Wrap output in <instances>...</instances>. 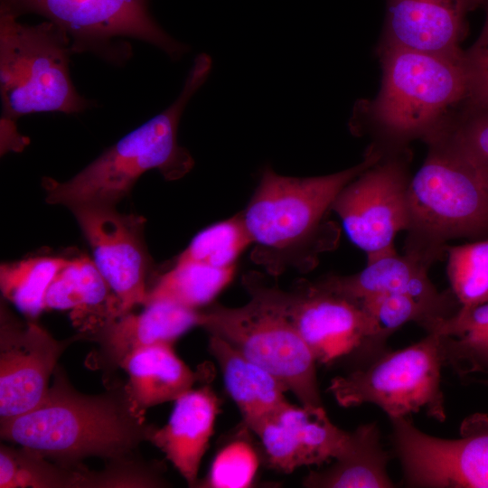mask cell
<instances>
[{
    "label": "cell",
    "mask_w": 488,
    "mask_h": 488,
    "mask_svg": "<svg viewBox=\"0 0 488 488\" xmlns=\"http://www.w3.org/2000/svg\"><path fill=\"white\" fill-rule=\"evenodd\" d=\"M485 4L487 14L483 30L474 43L465 52L472 78V101L488 105V0Z\"/></svg>",
    "instance_id": "32"
},
{
    "label": "cell",
    "mask_w": 488,
    "mask_h": 488,
    "mask_svg": "<svg viewBox=\"0 0 488 488\" xmlns=\"http://www.w3.org/2000/svg\"><path fill=\"white\" fill-rule=\"evenodd\" d=\"M120 368L128 375L127 389L135 408L142 412L177 399L199 379L174 352V343H158L129 354Z\"/></svg>",
    "instance_id": "22"
},
{
    "label": "cell",
    "mask_w": 488,
    "mask_h": 488,
    "mask_svg": "<svg viewBox=\"0 0 488 488\" xmlns=\"http://www.w3.org/2000/svg\"><path fill=\"white\" fill-rule=\"evenodd\" d=\"M68 260L47 256L2 264L0 286L4 297L29 318H35L45 310L46 291Z\"/></svg>",
    "instance_id": "26"
},
{
    "label": "cell",
    "mask_w": 488,
    "mask_h": 488,
    "mask_svg": "<svg viewBox=\"0 0 488 488\" xmlns=\"http://www.w3.org/2000/svg\"><path fill=\"white\" fill-rule=\"evenodd\" d=\"M444 366L439 336L431 332L416 343L385 350L347 374L333 378L327 391L343 408L368 403L380 408L389 419L424 412L444 422Z\"/></svg>",
    "instance_id": "8"
},
{
    "label": "cell",
    "mask_w": 488,
    "mask_h": 488,
    "mask_svg": "<svg viewBox=\"0 0 488 488\" xmlns=\"http://www.w3.org/2000/svg\"><path fill=\"white\" fill-rule=\"evenodd\" d=\"M384 150L372 144L363 160L348 169L314 177H291L264 167L240 212L253 245L251 260L277 277L288 268L312 269L318 254L335 243L326 215L338 193L377 163Z\"/></svg>",
    "instance_id": "2"
},
{
    "label": "cell",
    "mask_w": 488,
    "mask_h": 488,
    "mask_svg": "<svg viewBox=\"0 0 488 488\" xmlns=\"http://www.w3.org/2000/svg\"><path fill=\"white\" fill-rule=\"evenodd\" d=\"M405 155L394 150L349 182L333 202L350 240L367 263L393 254L394 239L408 227L410 182Z\"/></svg>",
    "instance_id": "11"
},
{
    "label": "cell",
    "mask_w": 488,
    "mask_h": 488,
    "mask_svg": "<svg viewBox=\"0 0 488 488\" xmlns=\"http://www.w3.org/2000/svg\"><path fill=\"white\" fill-rule=\"evenodd\" d=\"M208 349L222 373L227 392L250 430L288 402L286 386L224 340L209 334Z\"/></svg>",
    "instance_id": "21"
},
{
    "label": "cell",
    "mask_w": 488,
    "mask_h": 488,
    "mask_svg": "<svg viewBox=\"0 0 488 488\" xmlns=\"http://www.w3.org/2000/svg\"><path fill=\"white\" fill-rule=\"evenodd\" d=\"M486 0H387L382 44L433 53H455L466 17Z\"/></svg>",
    "instance_id": "16"
},
{
    "label": "cell",
    "mask_w": 488,
    "mask_h": 488,
    "mask_svg": "<svg viewBox=\"0 0 488 488\" xmlns=\"http://www.w3.org/2000/svg\"><path fill=\"white\" fill-rule=\"evenodd\" d=\"M17 16L34 13L47 18L70 37L73 53L93 52L111 62L126 61L130 53L112 42L144 41L173 60L188 50L168 35L149 10V0H1Z\"/></svg>",
    "instance_id": "10"
},
{
    "label": "cell",
    "mask_w": 488,
    "mask_h": 488,
    "mask_svg": "<svg viewBox=\"0 0 488 488\" xmlns=\"http://www.w3.org/2000/svg\"><path fill=\"white\" fill-rule=\"evenodd\" d=\"M373 322L379 339H387L402 325L414 322L427 333L451 317L408 294L384 293L357 302Z\"/></svg>",
    "instance_id": "27"
},
{
    "label": "cell",
    "mask_w": 488,
    "mask_h": 488,
    "mask_svg": "<svg viewBox=\"0 0 488 488\" xmlns=\"http://www.w3.org/2000/svg\"><path fill=\"white\" fill-rule=\"evenodd\" d=\"M488 189V105L471 101L443 132Z\"/></svg>",
    "instance_id": "31"
},
{
    "label": "cell",
    "mask_w": 488,
    "mask_h": 488,
    "mask_svg": "<svg viewBox=\"0 0 488 488\" xmlns=\"http://www.w3.org/2000/svg\"><path fill=\"white\" fill-rule=\"evenodd\" d=\"M252 245L240 212L201 230L176 262H196L214 267H236L241 253Z\"/></svg>",
    "instance_id": "28"
},
{
    "label": "cell",
    "mask_w": 488,
    "mask_h": 488,
    "mask_svg": "<svg viewBox=\"0 0 488 488\" xmlns=\"http://www.w3.org/2000/svg\"><path fill=\"white\" fill-rule=\"evenodd\" d=\"M252 431L241 422L235 436L215 455L210 470L197 487L245 488L252 486L263 455L252 442Z\"/></svg>",
    "instance_id": "29"
},
{
    "label": "cell",
    "mask_w": 488,
    "mask_h": 488,
    "mask_svg": "<svg viewBox=\"0 0 488 488\" xmlns=\"http://www.w3.org/2000/svg\"><path fill=\"white\" fill-rule=\"evenodd\" d=\"M0 4L1 124L22 116L80 113L93 106L71 81L70 37L50 21L26 24Z\"/></svg>",
    "instance_id": "6"
},
{
    "label": "cell",
    "mask_w": 488,
    "mask_h": 488,
    "mask_svg": "<svg viewBox=\"0 0 488 488\" xmlns=\"http://www.w3.org/2000/svg\"><path fill=\"white\" fill-rule=\"evenodd\" d=\"M268 467L289 474L302 466L333 460L348 436L334 425L323 407L289 401L251 429Z\"/></svg>",
    "instance_id": "15"
},
{
    "label": "cell",
    "mask_w": 488,
    "mask_h": 488,
    "mask_svg": "<svg viewBox=\"0 0 488 488\" xmlns=\"http://www.w3.org/2000/svg\"><path fill=\"white\" fill-rule=\"evenodd\" d=\"M69 209L92 249L97 267L117 296L122 314L144 305L149 267L145 218L120 213L111 205L80 204Z\"/></svg>",
    "instance_id": "14"
},
{
    "label": "cell",
    "mask_w": 488,
    "mask_h": 488,
    "mask_svg": "<svg viewBox=\"0 0 488 488\" xmlns=\"http://www.w3.org/2000/svg\"><path fill=\"white\" fill-rule=\"evenodd\" d=\"M429 267L418 258L397 252L367 263L350 276L328 275L318 279L328 288L358 302L384 293H403L429 304L448 315L460 305L452 290L439 293L428 277Z\"/></svg>",
    "instance_id": "19"
},
{
    "label": "cell",
    "mask_w": 488,
    "mask_h": 488,
    "mask_svg": "<svg viewBox=\"0 0 488 488\" xmlns=\"http://www.w3.org/2000/svg\"><path fill=\"white\" fill-rule=\"evenodd\" d=\"M403 483L418 488H488V417L474 414L461 436L446 439L418 429L409 417L389 419Z\"/></svg>",
    "instance_id": "12"
},
{
    "label": "cell",
    "mask_w": 488,
    "mask_h": 488,
    "mask_svg": "<svg viewBox=\"0 0 488 488\" xmlns=\"http://www.w3.org/2000/svg\"><path fill=\"white\" fill-rule=\"evenodd\" d=\"M221 399L210 386L191 389L174 400L168 422L155 427L149 442L159 448L190 487H197Z\"/></svg>",
    "instance_id": "18"
},
{
    "label": "cell",
    "mask_w": 488,
    "mask_h": 488,
    "mask_svg": "<svg viewBox=\"0 0 488 488\" xmlns=\"http://www.w3.org/2000/svg\"><path fill=\"white\" fill-rule=\"evenodd\" d=\"M44 308L70 310L82 333L122 314L120 303L94 260L69 259L51 282Z\"/></svg>",
    "instance_id": "20"
},
{
    "label": "cell",
    "mask_w": 488,
    "mask_h": 488,
    "mask_svg": "<svg viewBox=\"0 0 488 488\" xmlns=\"http://www.w3.org/2000/svg\"><path fill=\"white\" fill-rule=\"evenodd\" d=\"M202 310L157 301L139 314L127 312L84 334L99 344L95 361L100 369L120 368L135 351L158 343H174L195 326H201Z\"/></svg>",
    "instance_id": "17"
},
{
    "label": "cell",
    "mask_w": 488,
    "mask_h": 488,
    "mask_svg": "<svg viewBox=\"0 0 488 488\" xmlns=\"http://www.w3.org/2000/svg\"><path fill=\"white\" fill-rule=\"evenodd\" d=\"M211 64L208 54L197 55L181 93L168 108L108 147L74 177L63 183L44 178L46 202L68 208L116 206L149 170H158L169 181L183 177L194 161L178 143L179 122L188 101L207 80Z\"/></svg>",
    "instance_id": "4"
},
{
    "label": "cell",
    "mask_w": 488,
    "mask_h": 488,
    "mask_svg": "<svg viewBox=\"0 0 488 488\" xmlns=\"http://www.w3.org/2000/svg\"><path fill=\"white\" fill-rule=\"evenodd\" d=\"M238 307L211 304L201 327L234 347L279 380L301 405L323 407L316 361L292 324L255 293Z\"/></svg>",
    "instance_id": "9"
},
{
    "label": "cell",
    "mask_w": 488,
    "mask_h": 488,
    "mask_svg": "<svg viewBox=\"0 0 488 488\" xmlns=\"http://www.w3.org/2000/svg\"><path fill=\"white\" fill-rule=\"evenodd\" d=\"M427 144V157L408 190L405 254L430 267L447 241L488 238V189L445 136Z\"/></svg>",
    "instance_id": "5"
},
{
    "label": "cell",
    "mask_w": 488,
    "mask_h": 488,
    "mask_svg": "<svg viewBox=\"0 0 488 488\" xmlns=\"http://www.w3.org/2000/svg\"><path fill=\"white\" fill-rule=\"evenodd\" d=\"M242 283L248 293L263 297L292 324L317 363L330 366L355 358L359 366L387 350L361 305L319 280L302 279L284 290L251 271Z\"/></svg>",
    "instance_id": "7"
},
{
    "label": "cell",
    "mask_w": 488,
    "mask_h": 488,
    "mask_svg": "<svg viewBox=\"0 0 488 488\" xmlns=\"http://www.w3.org/2000/svg\"><path fill=\"white\" fill-rule=\"evenodd\" d=\"M236 267L221 268L196 262H175L148 289L144 305L167 301L201 310L210 305L230 283Z\"/></svg>",
    "instance_id": "25"
},
{
    "label": "cell",
    "mask_w": 488,
    "mask_h": 488,
    "mask_svg": "<svg viewBox=\"0 0 488 488\" xmlns=\"http://www.w3.org/2000/svg\"><path fill=\"white\" fill-rule=\"evenodd\" d=\"M83 333L57 340L33 321L22 322L1 305L0 421L25 414L45 399L67 347Z\"/></svg>",
    "instance_id": "13"
},
{
    "label": "cell",
    "mask_w": 488,
    "mask_h": 488,
    "mask_svg": "<svg viewBox=\"0 0 488 488\" xmlns=\"http://www.w3.org/2000/svg\"><path fill=\"white\" fill-rule=\"evenodd\" d=\"M447 276L460 308L488 302V238L446 246Z\"/></svg>",
    "instance_id": "30"
},
{
    "label": "cell",
    "mask_w": 488,
    "mask_h": 488,
    "mask_svg": "<svg viewBox=\"0 0 488 488\" xmlns=\"http://www.w3.org/2000/svg\"><path fill=\"white\" fill-rule=\"evenodd\" d=\"M154 427L133 405L127 384L82 393L58 365L43 401L0 421V436L62 466L80 467L89 457L102 458L108 465L136 461Z\"/></svg>",
    "instance_id": "1"
},
{
    "label": "cell",
    "mask_w": 488,
    "mask_h": 488,
    "mask_svg": "<svg viewBox=\"0 0 488 488\" xmlns=\"http://www.w3.org/2000/svg\"><path fill=\"white\" fill-rule=\"evenodd\" d=\"M389 454L380 441L376 422L357 427L348 433L345 443L324 470H312L303 479L308 488H392L387 465Z\"/></svg>",
    "instance_id": "23"
},
{
    "label": "cell",
    "mask_w": 488,
    "mask_h": 488,
    "mask_svg": "<svg viewBox=\"0 0 488 488\" xmlns=\"http://www.w3.org/2000/svg\"><path fill=\"white\" fill-rule=\"evenodd\" d=\"M381 86L368 106L369 119L393 150L443 132L472 101L464 50L433 53L382 44Z\"/></svg>",
    "instance_id": "3"
},
{
    "label": "cell",
    "mask_w": 488,
    "mask_h": 488,
    "mask_svg": "<svg viewBox=\"0 0 488 488\" xmlns=\"http://www.w3.org/2000/svg\"><path fill=\"white\" fill-rule=\"evenodd\" d=\"M431 332L439 336L445 366L461 377L488 373V302L459 308Z\"/></svg>",
    "instance_id": "24"
}]
</instances>
